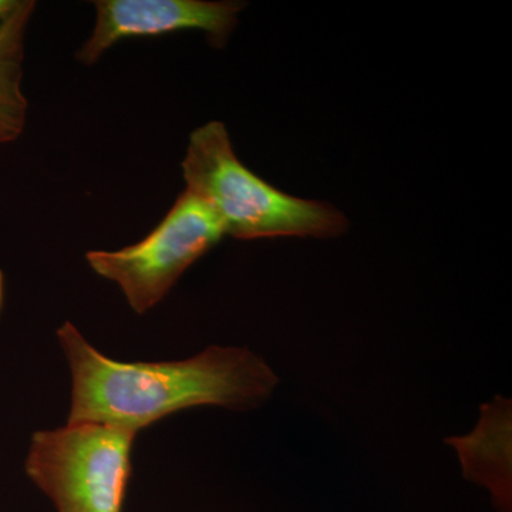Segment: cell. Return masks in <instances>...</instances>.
Masks as SVG:
<instances>
[{
	"mask_svg": "<svg viewBox=\"0 0 512 512\" xmlns=\"http://www.w3.org/2000/svg\"><path fill=\"white\" fill-rule=\"evenodd\" d=\"M224 237L214 211L184 190L146 238L117 251L87 252L86 261L94 274L119 286L137 315H144Z\"/></svg>",
	"mask_w": 512,
	"mask_h": 512,
	"instance_id": "obj_4",
	"label": "cell"
},
{
	"mask_svg": "<svg viewBox=\"0 0 512 512\" xmlns=\"http://www.w3.org/2000/svg\"><path fill=\"white\" fill-rule=\"evenodd\" d=\"M137 434L104 423L36 431L26 474L56 512H123Z\"/></svg>",
	"mask_w": 512,
	"mask_h": 512,
	"instance_id": "obj_3",
	"label": "cell"
},
{
	"mask_svg": "<svg viewBox=\"0 0 512 512\" xmlns=\"http://www.w3.org/2000/svg\"><path fill=\"white\" fill-rule=\"evenodd\" d=\"M463 476L484 487L495 512H512V404L497 394L481 406L476 429L466 436L450 437Z\"/></svg>",
	"mask_w": 512,
	"mask_h": 512,
	"instance_id": "obj_6",
	"label": "cell"
},
{
	"mask_svg": "<svg viewBox=\"0 0 512 512\" xmlns=\"http://www.w3.org/2000/svg\"><path fill=\"white\" fill-rule=\"evenodd\" d=\"M185 190L204 201L237 239L332 238L349 228L326 202L303 200L266 183L235 154L227 127L210 121L195 128L183 163Z\"/></svg>",
	"mask_w": 512,
	"mask_h": 512,
	"instance_id": "obj_2",
	"label": "cell"
},
{
	"mask_svg": "<svg viewBox=\"0 0 512 512\" xmlns=\"http://www.w3.org/2000/svg\"><path fill=\"white\" fill-rule=\"evenodd\" d=\"M3 288H5V281H3V272L0 271V311L3 305Z\"/></svg>",
	"mask_w": 512,
	"mask_h": 512,
	"instance_id": "obj_9",
	"label": "cell"
},
{
	"mask_svg": "<svg viewBox=\"0 0 512 512\" xmlns=\"http://www.w3.org/2000/svg\"><path fill=\"white\" fill-rule=\"evenodd\" d=\"M35 0H20L18 8L0 25V146L15 143L28 121L29 101L22 89L26 32Z\"/></svg>",
	"mask_w": 512,
	"mask_h": 512,
	"instance_id": "obj_7",
	"label": "cell"
},
{
	"mask_svg": "<svg viewBox=\"0 0 512 512\" xmlns=\"http://www.w3.org/2000/svg\"><path fill=\"white\" fill-rule=\"evenodd\" d=\"M92 35L76 52L77 62L93 66L101 56L134 37L201 30L215 49L227 45L238 25L242 2L208 0H96Z\"/></svg>",
	"mask_w": 512,
	"mask_h": 512,
	"instance_id": "obj_5",
	"label": "cell"
},
{
	"mask_svg": "<svg viewBox=\"0 0 512 512\" xmlns=\"http://www.w3.org/2000/svg\"><path fill=\"white\" fill-rule=\"evenodd\" d=\"M70 376L67 423H104L140 431L192 407L256 409L279 384L275 370L247 348L210 346L163 362H121L103 355L72 322L56 332Z\"/></svg>",
	"mask_w": 512,
	"mask_h": 512,
	"instance_id": "obj_1",
	"label": "cell"
},
{
	"mask_svg": "<svg viewBox=\"0 0 512 512\" xmlns=\"http://www.w3.org/2000/svg\"><path fill=\"white\" fill-rule=\"evenodd\" d=\"M20 0H0V25L15 12Z\"/></svg>",
	"mask_w": 512,
	"mask_h": 512,
	"instance_id": "obj_8",
	"label": "cell"
}]
</instances>
